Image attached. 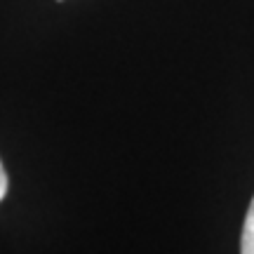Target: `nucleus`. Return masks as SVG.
Returning <instances> with one entry per match:
<instances>
[{"label":"nucleus","mask_w":254,"mask_h":254,"mask_svg":"<svg viewBox=\"0 0 254 254\" xmlns=\"http://www.w3.org/2000/svg\"><path fill=\"white\" fill-rule=\"evenodd\" d=\"M240 254H254V198L250 202L245 217V226H243V243H240Z\"/></svg>","instance_id":"1"},{"label":"nucleus","mask_w":254,"mask_h":254,"mask_svg":"<svg viewBox=\"0 0 254 254\" xmlns=\"http://www.w3.org/2000/svg\"><path fill=\"white\" fill-rule=\"evenodd\" d=\"M5 193H7V174H5V167L0 163V200L5 198Z\"/></svg>","instance_id":"2"}]
</instances>
